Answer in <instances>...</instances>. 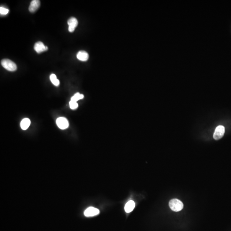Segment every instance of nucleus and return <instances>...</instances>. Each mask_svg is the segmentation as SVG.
I'll list each match as a JSON object with an SVG mask.
<instances>
[{"label": "nucleus", "instance_id": "f257e3e1", "mask_svg": "<svg viewBox=\"0 0 231 231\" xmlns=\"http://www.w3.org/2000/svg\"><path fill=\"white\" fill-rule=\"evenodd\" d=\"M1 64L9 71H14L17 70V67L16 64L9 59H5L2 60Z\"/></svg>", "mask_w": 231, "mask_h": 231}, {"label": "nucleus", "instance_id": "f03ea898", "mask_svg": "<svg viewBox=\"0 0 231 231\" xmlns=\"http://www.w3.org/2000/svg\"><path fill=\"white\" fill-rule=\"evenodd\" d=\"M169 206L172 210L178 212L182 210L184 205L180 200L176 199H174L170 201Z\"/></svg>", "mask_w": 231, "mask_h": 231}, {"label": "nucleus", "instance_id": "7ed1b4c3", "mask_svg": "<svg viewBox=\"0 0 231 231\" xmlns=\"http://www.w3.org/2000/svg\"><path fill=\"white\" fill-rule=\"evenodd\" d=\"M225 133V128L223 126H219L216 128L213 137L214 140H219L223 137Z\"/></svg>", "mask_w": 231, "mask_h": 231}, {"label": "nucleus", "instance_id": "20e7f679", "mask_svg": "<svg viewBox=\"0 0 231 231\" xmlns=\"http://www.w3.org/2000/svg\"><path fill=\"white\" fill-rule=\"evenodd\" d=\"M56 123L61 129H65L69 127V122L64 117H59L56 120Z\"/></svg>", "mask_w": 231, "mask_h": 231}, {"label": "nucleus", "instance_id": "39448f33", "mask_svg": "<svg viewBox=\"0 0 231 231\" xmlns=\"http://www.w3.org/2000/svg\"><path fill=\"white\" fill-rule=\"evenodd\" d=\"M68 24L69 26V31L71 33L74 32L75 28L78 25V21L74 17H71L68 21Z\"/></svg>", "mask_w": 231, "mask_h": 231}, {"label": "nucleus", "instance_id": "423d86ee", "mask_svg": "<svg viewBox=\"0 0 231 231\" xmlns=\"http://www.w3.org/2000/svg\"><path fill=\"white\" fill-rule=\"evenodd\" d=\"M34 49L38 54L46 51L48 49V47L46 46L41 42H38L34 45Z\"/></svg>", "mask_w": 231, "mask_h": 231}, {"label": "nucleus", "instance_id": "0eeeda50", "mask_svg": "<svg viewBox=\"0 0 231 231\" xmlns=\"http://www.w3.org/2000/svg\"><path fill=\"white\" fill-rule=\"evenodd\" d=\"M99 211L98 209L94 207H90L87 208L84 212V214L86 217H90L97 215L99 214Z\"/></svg>", "mask_w": 231, "mask_h": 231}, {"label": "nucleus", "instance_id": "6e6552de", "mask_svg": "<svg viewBox=\"0 0 231 231\" xmlns=\"http://www.w3.org/2000/svg\"><path fill=\"white\" fill-rule=\"evenodd\" d=\"M40 1L39 0H33L30 3L29 7V10L31 12H35L40 7Z\"/></svg>", "mask_w": 231, "mask_h": 231}, {"label": "nucleus", "instance_id": "1a4fd4ad", "mask_svg": "<svg viewBox=\"0 0 231 231\" xmlns=\"http://www.w3.org/2000/svg\"><path fill=\"white\" fill-rule=\"evenodd\" d=\"M89 54L84 51H80L77 54V58L79 61H86L89 59Z\"/></svg>", "mask_w": 231, "mask_h": 231}, {"label": "nucleus", "instance_id": "9d476101", "mask_svg": "<svg viewBox=\"0 0 231 231\" xmlns=\"http://www.w3.org/2000/svg\"><path fill=\"white\" fill-rule=\"evenodd\" d=\"M135 206V202L132 200H130L126 204L125 206V210L127 213L131 212L133 210Z\"/></svg>", "mask_w": 231, "mask_h": 231}, {"label": "nucleus", "instance_id": "9b49d317", "mask_svg": "<svg viewBox=\"0 0 231 231\" xmlns=\"http://www.w3.org/2000/svg\"><path fill=\"white\" fill-rule=\"evenodd\" d=\"M30 124V121L28 118H25L21 122V127L23 130L27 129Z\"/></svg>", "mask_w": 231, "mask_h": 231}, {"label": "nucleus", "instance_id": "f8f14e48", "mask_svg": "<svg viewBox=\"0 0 231 231\" xmlns=\"http://www.w3.org/2000/svg\"><path fill=\"white\" fill-rule=\"evenodd\" d=\"M50 79L52 84L55 86H58L60 84L59 80L57 78L55 74H52L50 76Z\"/></svg>", "mask_w": 231, "mask_h": 231}, {"label": "nucleus", "instance_id": "ddd939ff", "mask_svg": "<svg viewBox=\"0 0 231 231\" xmlns=\"http://www.w3.org/2000/svg\"><path fill=\"white\" fill-rule=\"evenodd\" d=\"M84 98V95L83 94H81L79 93V92H77L76 94H74V96L71 97V101L77 102V101H79L80 99H83Z\"/></svg>", "mask_w": 231, "mask_h": 231}, {"label": "nucleus", "instance_id": "4468645a", "mask_svg": "<svg viewBox=\"0 0 231 231\" xmlns=\"http://www.w3.org/2000/svg\"><path fill=\"white\" fill-rule=\"evenodd\" d=\"M69 106L71 109L72 110L76 109L78 107V104L77 102L70 101L69 102Z\"/></svg>", "mask_w": 231, "mask_h": 231}, {"label": "nucleus", "instance_id": "2eb2a0df", "mask_svg": "<svg viewBox=\"0 0 231 231\" xmlns=\"http://www.w3.org/2000/svg\"><path fill=\"white\" fill-rule=\"evenodd\" d=\"M9 11V10L8 9L4 8V7H1V8H0V13H1V15H6V14H8Z\"/></svg>", "mask_w": 231, "mask_h": 231}]
</instances>
